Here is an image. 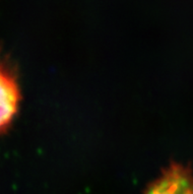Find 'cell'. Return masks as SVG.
I'll list each match as a JSON object with an SVG mask.
<instances>
[{
  "mask_svg": "<svg viewBox=\"0 0 193 194\" xmlns=\"http://www.w3.org/2000/svg\"><path fill=\"white\" fill-rule=\"evenodd\" d=\"M144 194H193V172L181 164H171Z\"/></svg>",
  "mask_w": 193,
  "mask_h": 194,
  "instance_id": "obj_1",
  "label": "cell"
},
{
  "mask_svg": "<svg viewBox=\"0 0 193 194\" xmlns=\"http://www.w3.org/2000/svg\"><path fill=\"white\" fill-rule=\"evenodd\" d=\"M20 91L12 72L0 60V133L12 121L18 110Z\"/></svg>",
  "mask_w": 193,
  "mask_h": 194,
  "instance_id": "obj_2",
  "label": "cell"
}]
</instances>
